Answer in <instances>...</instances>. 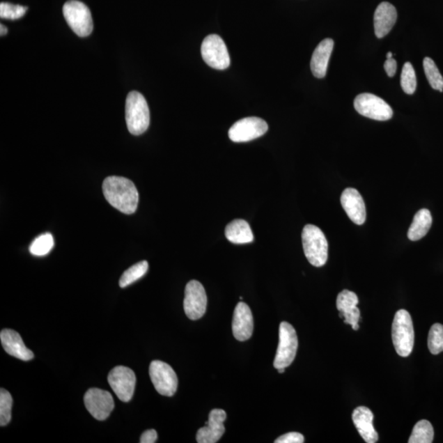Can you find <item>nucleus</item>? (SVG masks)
Segmentation results:
<instances>
[{
    "label": "nucleus",
    "mask_w": 443,
    "mask_h": 443,
    "mask_svg": "<svg viewBox=\"0 0 443 443\" xmlns=\"http://www.w3.org/2000/svg\"><path fill=\"white\" fill-rule=\"evenodd\" d=\"M103 192L106 201L122 213L132 215L137 211L139 194L131 180L117 176L105 178Z\"/></svg>",
    "instance_id": "obj_1"
},
{
    "label": "nucleus",
    "mask_w": 443,
    "mask_h": 443,
    "mask_svg": "<svg viewBox=\"0 0 443 443\" xmlns=\"http://www.w3.org/2000/svg\"><path fill=\"white\" fill-rule=\"evenodd\" d=\"M302 244L304 256L313 266L320 267L326 264L329 243L320 228L315 225H306L302 231Z\"/></svg>",
    "instance_id": "obj_2"
},
{
    "label": "nucleus",
    "mask_w": 443,
    "mask_h": 443,
    "mask_svg": "<svg viewBox=\"0 0 443 443\" xmlns=\"http://www.w3.org/2000/svg\"><path fill=\"white\" fill-rule=\"evenodd\" d=\"M150 109L145 97L139 92L132 91L126 100V122L128 131L139 136L150 126Z\"/></svg>",
    "instance_id": "obj_3"
},
{
    "label": "nucleus",
    "mask_w": 443,
    "mask_h": 443,
    "mask_svg": "<svg viewBox=\"0 0 443 443\" xmlns=\"http://www.w3.org/2000/svg\"><path fill=\"white\" fill-rule=\"evenodd\" d=\"M391 338L396 353L407 357L412 354L414 344V332L412 316L405 310L396 313L392 322Z\"/></svg>",
    "instance_id": "obj_4"
},
{
    "label": "nucleus",
    "mask_w": 443,
    "mask_h": 443,
    "mask_svg": "<svg viewBox=\"0 0 443 443\" xmlns=\"http://www.w3.org/2000/svg\"><path fill=\"white\" fill-rule=\"evenodd\" d=\"M63 13L71 29L80 37L88 36L93 31V20L88 7L77 0H69L64 4Z\"/></svg>",
    "instance_id": "obj_5"
},
{
    "label": "nucleus",
    "mask_w": 443,
    "mask_h": 443,
    "mask_svg": "<svg viewBox=\"0 0 443 443\" xmlns=\"http://www.w3.org/2000/svg\"><path fill=\"white\" fill-rule=\"evenodd\" d=\"M297 332L288 322H281L279 326V343L274 362V368L279 369L290 366L297 355Z\"/></svg>",
    "instance_id": "obj_6"
},
{
    "label": "nucleus",
    "mask_w": 443,
    "mask_h": 443,
    "mask_svg": "<svg viewBox=\"0 0 443 443\" xmlns=\"http://www.w3.org/2000/svg\"><path fill=\"white\" fill-rule=\"evenodd\" d=\"M354 107L364 117L387 121L394 116V110L384 100L375 95L363 93L355 97Z\"/></svg>",
    "instance_id": "obj_7"
},
{
    "label": "nucleus",
    "mask_w": 443,
    "mask_h": 443,
    "mask_svg": "<svg viewBox=\"0 0 443 443\" xmlns=\"http://www.w3.org/2000/svg\"><path fill=\"white\" fill-rule=\"evenodd\" d=\"M201 55L207 65L218 70H224L230 66L227 46L218 35L205 37L201 45Z\"/></svg>",
    "instance_id": "obj_8"
},
{
    "label": "nucleus",
    "mask_w": 443,
    "mask_h": 443,
    "mask_svg": "<svg viewBox=\"0 0 443 443\" xmlns=\"http://www.w3.org/2000/svg\"><path fill=\"white\" fill-rule=\"evenodd\" d=\"M149 372L150 380L160 395L173 396L176 394L178 376L169 364L160 361L152 362Z\"/></svg>",
    "instance_id": "obj_9"
},
{
    "label": "nucleus",
    "mask_w": 443,
    "mask_h": 443,
    "mask_svg": "<svg viewBox=\"0 0 443 443\" xmlns=\"http://www.w3.org/2000/svg\"><path fill=\"white\" fill-rule=\"evenodd\" d=\"M207 295L203 285L192 280L185 289L183 307L185 313L191 320H198L204 316L207 308Z\"/></svg>",
    "instance_id": "obj_10"
},
{
    "label": "nucleus",
    "mask_w": 443,
    "mask_h": 443,
    "mask_svg": "<svg viewBox=\"0 0 443 443\" xmlns=\"http://www.w3.org/2000/svg\"><path fill=\"white\" fill-rule=\"evenodd\" d=\"M269 126L264 119L249 117L235 123L228 132V137L233 142H248L264 136Z\"/></svg>",
    "instance_id": "obj_11"
},
{
    "label": "nucleus",
    "mask_w": 443,
    "mask_h": 443,
    "mask_svg": "<svg viewBox=\"0 0 443 443\" xmlns=\"http://www.w3.org/2000/svg\"><path fill=\"white\" fill-rule=\"evenodd\" d=\"M108 382L119 400L128 403L132 398L137 382L135 373L125 366H117L110 371Z\"/></svg>",
    "instance_id": "obj_12"
},
{
    "label": "nucleus",
    "mask_w": 443,
    "mask_h": 443,
    "mask_svg": "<svg viewBox=\"0 0 443 443\" xmlns=\"http://www.w3.org/2000/svg\"><path fill=\"white\" fill-rule=\"evenodd\" d=\"M84 403L87 410L97 421H105L114 409V401L109 391L91 389L86 392Z\"/></svg>",
    "instance_id": "obj_13"
},
{
    "label": "nucleus",
    "mask_w": 443,
    "mask_h": 443,
    "mask_svg": "<svg viewBox=\"0 0 443 443\" xmlns=\"http://www.w3.org/2000/svg\"><path fill=\"white\" fill-rule=\"evenodd\" d=\"M227 419V414L224 410L215 409L211 410L209 421L205 426L202 427L196 433L198 443H215L218 442L225 433L224 421Z\"/></svg>",
    "instance_id": "obj_14"
},
{
    "label": "nucleus",
    "mask_w": 443,
    "mask_h": 443,
    "mask_svg": "<svg viewBox=\"0 0 443 443\" xmlns=\"http://www.w3.org/2000/svg\"><path fill=\"white\" fill-rule=\"evenodd\" d=\"M341 204L354 224H364L366 219V208L363 197L357 189H345L341 196Z\"/></svg>",
    "instance_id": "obj_15"
},
{
    "label": "nucleus",
    "mask_w": 443,
    "mask_h": 443,
    "mask_svg": "<svg viewBox=\"0 0 443 443\" xmlns=\"http://www.w3.org/2000/svg\"><path fill=\"white\" fill-rule=\"evenodd\" d=\"M358 303L357 294L349 290H343L336 298V308L340 312V317L344 318L345 324L352 325L355 331L359 329L358 322L361 318V311L357 307Z\"/></svg>",
    "instance_id": "obj_16"
},
{
    "label": "nucleus",
    "mask_w": 443,
    "mask_h": 443,
    "mask_svg": "<svg viewBox=\"0 0 443 443\" xmlns=\"http://www.w3.org/2000/svg\"><path fill=\"white\" fill-rule=\"evenodd\" d=\"M253 330L254 318L251 309L246 303L239 302L233 313V332L235 339L240 341L250 339Z\"/></svg>",
    "instance_id": "obj_17"
},
{
    "label": "nucleus",
    "mask_w": 443,
    "mask_h": 443,
    "mask_svg": "<svg viewBox=\"0 0 443 443\" xmlns=\"http://www.w3.org/2000/svg\"><path fill=\"white\" fill-rule=\"evenodd\" d=\"M0 339L4 350L22 361L29 362L34 358V353L27 348L18 332L12 329H3Z\"/></svg>",
    "instance_id": "obj_18"
},
{
    "label": "nucleus",
    "mask_w": 443,
    "mask_h": 443,
    "mask_svg": "<svg viewBox=\"0 0 443 443\" xmlns=\"http://www.w3.org/2000/svg\"><path fill=\"white\" fill-rule=\"evenodd\" d=\"M398 20L396 8L389 2H382L378 6L373 17L375 31L378 38H384L389 33Z\"/></svg>",
    "instance_id": "obj_19"
},
{
    "label": "nucleus",
    "mask_w": 443,
    "mask_h": 443,
    "mask_svg": "<svg viewBox=\"0 0 443 443\" xmlns=\"http://www.w3.org/2000/svg\"><path fill=\"white\" fill-rule=\"evenodd\" d=\"M352 421L359 435L367 443H375L378 435L373 427V414L366 406H359L352 414Z\"/></svg>",
    "instance_id": "obj_20"
},
{
    "label": "nucleus",
    "mask_w": 443,
    "mask_h": 443,
    "mask_svg": "<svg viewBox=\"0 0 443 443\" xmlns=\"http://www.w3.org/2000/svg\"><path fill=\"white\" fill-rule=\"evenodd\" d=\"M334 46V41L327 38L321 41L313 52L311 68L313 75L316 77L324 78L326 76Z\"/></svg>",
    "instance_id": "obj_21"
},
{
    "label": "nucleus",
    "mask_w": 443,
    "mask_h": 443,
    "mask_svg": "<svg viewBox=\"0 0 443 443\" xmlns=\"http://www.w3.org/2000/svg\"><path fill=\"white\" fill-rule=\"evenodd\" d=\"M225 236L230 242L247 244L254 241L250 224L243 219H235L226 227Z\"/></svg>",
    "instance_id": "obj_22"
},
{
    "label": "nucleus",
    "mask_w": 443,
    "mask_h": 443,
    "mask_svg": "<svg viewBox=\"0 0 443 443\" xmlns=\"http://www.w3.org/2000/svg\"><path fill=\"white\" fill-rule=\"evenodd\" d=\"M433 224V218L427 209H422L414 215L412 225L408 231V238L410 241H419L426 237Z\"/></svg>",
    "instance_id": "obj_23"
},
{
    "label": "nucleus",
    "mask_w": 443,
    "mask_h": 443,
    "mask_svg": "<svg viewBox=\"0 0 443 443\" xmlns=\"http://www.w3.org/2000/svg\"><path fill=\"white\" fill-rule=\"evenodd\" d=\"M435 437V430L430 422L423 419L415 424L409 443H431Z\"/></svg>",
    "instance_id": "obj_24"
},
{
    "label": "nucleus",
    "mask_w": 443,
    "mask_h": 443,
    "mask_svg": "<svg viewBox=\"0 0 443 443\" xmlns=\"http://www.w3.org/2000/svg\"><path fill=\"white\" fill-rule=\"evenodd\" d=\"M149 270V264L146 261L137 263V264L129 267L123 274L121 279L119 280V286L122 288H127V286L135 283L137 280L142 278Z\"/></svg>",
    "instance_id": "obj_25"
},
{
    "label": "nucleus",
    "mask_w": 443,
    "mask_h": 443,
    "mask_svg": "<svg viewBox=\"0 0 443 443\" xmlns=\"http://www.w3.org/2000/svg\"><path fill=\"white\" fill-rule=\"evenodd\" d=\"M423 69L427 79L433 89L443 91V77L435 61L430 58L423 59Z\"/></svg>",
    "instance_id": "obj_26"
},
{
    "label": "nucleus",
    "mask_w": 443,
    "mask_h": 443,
    "mask_svg": "<svg viewBox=\"0 0 443 443\" xmlns=\"http://www.w3.org/2000/svg\"><path fill=\"white\" fill-rule=\"evenodd\" d=\"M54 240L52 234L44 233L36 238L31 243L29 250L31 255L35 256H45L52 251Z\"/></svg>",
    "instance_id": "obj_27"
},
{
    "label": "nucleus",
    "mask_w": 443,
    "mask_h": 443,
    "mask_svg": "<svg viewBox=\"0 0 443 443\" xmlns=\"http://www.w3.org/2000/svg\"><path fill=\"white\" fill-rule=\"evenodd\" d=\"M401 85L405 93L413 95L417 90V80L412 64L407 62L404 64L401 72Z\"/></svg>",
    "instance_id": "obj_28"
},
{
    "label": "nucleus",
    "mask_w": 443,
    "mask_h": 443,
    "mask_svg": "<svg viewBox=\"0 0 443 443\" xmlns=\"http://www.w3.org/2000/svg\"><path fill=\"white\" fill-rule=\"evenodd\" d=\"M428 347L433 355L443 352V325L435 324L429 330Z\"/></svg>",
    "instance_id": "obj_29"
},
{
    "label": "nucleus",
    "mask_w": 443,
    "mask_h": 443,
    "mask_svg": "<svg viewBox=\"0 0 443 443\" xmlns=\"http://www.w3.org/2000/svg\"><path fill=\"white\" fill-rule=\"evenodd\" d=\"M13 406L12 396L3 389L0 390V426H6L10 422Z\"/></svg>",
    "instance_id": "obj_30"
},
{
    "label": "nucleus",
    "mask_w": 443,
    "mask_h": 443,
    "mask_svg": "<svg viewBox=\"0 0 443 443\" xmlns=\"http://www.w3.org/2000/svg\"><path fill=\"white\" fill-rule=\"evenodd\" d=\"M29 8L9 3H0V17L3 20H17L25 15Z\"/></svg>",
    "instance_id": "obj_31"
},
{
    "label": "nucleus",
    "mask_w": 443,
    "mask_h": 443,
    "mask_svg": "<svg viewBox=\"0 0 443 443\" xmlns=\"http://www.w3.org/2000/svg\"><path fill=\"white\" fill-rule=\"evenodd\" d=\"M304 442V436L300 433H288L286 435L277 438L275 443H303Z\"/></svg>",
    "instance_id": "obj_32"
},
{
    "label": "nucleus",
    "mask_w": 443,
    "mask_h": 443,
    "mask_svg": "<svg viewBox=\"0 0 443 443\" xmlns=\"http://www.w3.org/2000/svg\"><path fill=\"white\" fill-rule=\"evenodd\" d=\"M157 438H158V435H157V432L155 429H149L142 433L141 437V443H155L157 441Z\"/></svg>",
    "instance_id": "obj_33"
},
{
    "label": "nucleus",
    "mask_w": 443,
    "mask_h": 443,
    "mask_svg": "<svg viewBox=\"0 0 443 443\" xmlns=\"http://www.w3.org/2000/svg\"><path fill=\"white\" fill-rule=\"evenodd\" d=\"M396 68H398V63L394 58L387 59L384 63V69L389 77H392L395 76L396 72Z\"/></svg>",
    "instance_id": "obj_34"
},
{
    "label": "nucleus",
    "mask_w": 443,
    "mask_h": 443,
    "mask_svg": "<svg viewBox=\"0 0 443 443\" xmlns=\"http://www.w3.org/2000/svg\"><path fill=\"white\" fill-rule=\"evenodd\" d=\"M8 33V29L6 26L1 24L0 25V34L1 36H6Z\"/></svg>",
    "instance_id": "obj_35"
},
{
    "label": "nucleus",
    "mask_w": 443,
    "mask_h": 443,
    "mask_svg": "<svg viewBox=\"0 0 443 443\" xmlns=\"http://www.w3.org/2000/svg\"><path fill=\"white\" fill-rule=\"evenodd\" d=\"M392 56H394V54H392L391 52H389V53L387 54V56L386 57H387V59L394 58Z\"/></svg>",
    "instance_id": "obj_36"
},
{
    "label": "nucleus",
    "mask_w": 443,
    "mask_h": 443,
    "mask_svg": "<svg viewBox=\"0 0 443 443\" xmlns=\"http://www.w3.org/2000/svg\"><path fill=\"white\" fill-rule=\"evenodd\" d=\"M278 371L279 373H283L285 372V368H279Z\"/></svg>",
    "instance_id": "obj_37"
}]
</instances>
